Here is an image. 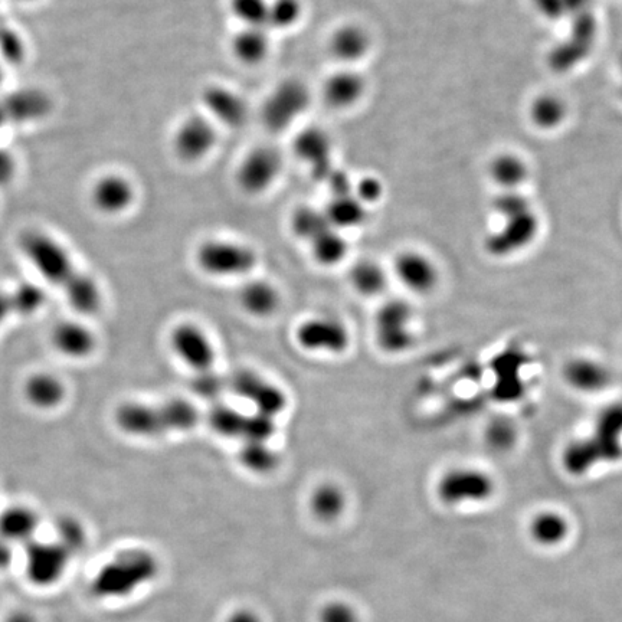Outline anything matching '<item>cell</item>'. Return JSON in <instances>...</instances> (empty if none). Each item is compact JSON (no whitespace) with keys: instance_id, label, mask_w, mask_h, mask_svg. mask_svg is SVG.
Returning a JSON list of instances; mask_svg holds the SVG:
<instances>
[{"instance_id":"obj_1","label":"cell","mask_w":622,"mask_h":622,"mask_svg":"<svg viewBox=\"0 0 622 622\" xmlns=\"http://www.w3.org/2000/svg\"><path fill=\"white\" fill-rule=\"evenodd\" d=\"M19 250L42 280L64 294L68 306L84 317L103 309L104 294L91 274L77 267L71 252L57 238L41 229L22 232Z\"/></svg>"},{"instance_id":"obj_2","label":"cell","mask_w":622,"mask_h":622,"mask_svg":"<svg viewBox=\"0 0 622 622\" xmlns=\"http://www.w3.org/2000/svg\"><path fill=\"white\" fill-rule=\"evenodd\" d=\"M162 574L159 556L143 546L120 549L91 575L88 592L100 602H120L136 597L155 584Z\"/></svg>"},{"instance_id":"obj_3","label":"cell","mask_w":622,"mask_h":622,"mask_svg":"<svg viewBox=\"0 0 622 622\" xmlns=\"http://www.w3.org/2000/svg\"><path fill=\"white\" fill-rule=\"evenodd\" d=\"M201 412L189 399L162 402H124L114 412L119 431L136 440H160L173 434H188L198 427Z\"/></svg>"},{"instance_id":"obj_4","label":"cell","mask_w":622,"mask_h":622,"mask_svg":"<svg viewBox=\"0 0 622 622\" xmlns=\"http://www.w3.org/2000/svg\"><path fill=\"white\" fill-rule=\"evenodd\" d=\"M195 257L206 276L214 278L247 276L258 264L257 252L242 242L229 240L205 241Z\"/></svg>"},{"instance_id":"obj_5","label":"cell","mask_w":622,"mask_h":622,"mask_svg":"<svg viewBox=\"0 0 622 622\" xmlns=\"http://www.w3.org/2000/svg\"><path fill=\"white\" fill-rule=\"evenodd\" d=\"M71 553L55 539L36 538L24 546V574L32 587L48 589L60 584L72 561Z\"/></svg>"},{"instance_id":"obj_6","label":"cell","mask_w":622,"mask_h":622,"mask_svg":"<svg viewBox=\"0 0 622 622\" xmlns=\"http://www.w3.org/2000/svg\"><path fill=\"white\" fill-rule=\"evenodd\" d=\"M494 493L493 477L476 467L451 468L437 484L438 499L447 506L487 502Z\"/></svg>"},{"instance_id":"obj_7","label":"cell","mask_w":622,"mask_h":622,"mask_svg":"<svg viewBox=\"0 0 622 622\" xmlns=\"http://www.w3.org/2000/svg\"><path fill=\"white\" fill-rule=\"evenodd\" d=\"M310 106L309 88L301 81L287 80L264 101L261 120L270 132L283 133L306 113Z\"/></svg>"},{"instance_id":"obj_8","label":"cell","mask_w":622,"mask_h":622,"mask_svg":"<svg viewBox=\"0 0 622 622\" xmlns=\"http://www.w3.org/2000/svg\"><path fill=\"white\" fill-rule=\"evenodd\" d=\"M414 311L404 300L383 303L375 317V337L383 352L401 355L415 343L412 330Z\"/></svg>"},{"instance_id":"obj_9","label":"cell","mask_w":622,"mask_h":622,"mask_svg":"<svg viewBox=\"0 0 622 622\" xmlns=\"http://www.w3.org/2000/svg\"><path fill=\"white\" fill-rule=\"evenodd\" d=\"M208 421L216 434L240 440L241 443L247 441L270 443L277 430L274 418L265 417L258 412L251 415L244 414L228 405H216L209 414Z\"/></svg>"},{"instance_id":"obj_10","label":"cell","mask_w":622,"mask_h":622,"mask_svg":"<svg viewBox=\"0 0 622 622\" xmlns=\"http://www.w3.org/2000/svg\"><path fill=\"white\" fill-rule=\"evenodd\" d=\"M176 358L195 375L215 371L216 347L199 324L185 322L175 326L169 336Z\"/></svg>"},{"instance_id":"obj_11","label":"cell","mask_w":622,"mask_h":622,"mask_svg":"<svg viewBox=\"0 0 622 622\" xmlns=\"http://www.w3.org/2000/svg\"><path fill=\"white\" fill-rule=\"evenodd\" d=\"M229 388L242 401L250 402L258 414L276 419L287 408V395L276 383L260 373L240 371L232 376Z\"/></svg>"},{"instance_id":"obj_12","label":"cell","mask_w":622,"mask_h":622,"mask_svg":"<svg viewBox=\"0 0 622 622\" xmlns=\"http://www.w3.org/2000/svg\"><path fill=\"white\" fill-rule=\"evenodd\" d=\"M218 143L215 123L204 114L186 117L173 136L175 155L185 163H198L211 155Z\"/></svg>"},{"instance_id":"obj_13","label":"cell","mask_w":622,"mask_h":622,"mask_svg":"<svg viewBox=\"0 0 622 622\" xmlns=\"http://www.w3.org/2000/svg\"><path fill=\"white\" fill-rule=\"evenodd\" d=\"M502 227L489 235L486 250L497 258H506L525 250L538 237L539 219L533 209L502 218Z\"/></svg>"},{"instance_id":"obj_14","label":"cell","mask_w":622,"mask_h":622,"mask_svg":"<svg viewBox=\"0 0 622 622\" xmlns=\"http://www.w3.org/2000/svg\"><path fill=\"white\" fill-rule=\"evenodd\" d=\"M283 159L273 147H257L241 160L237 183L247 195L267 192L280 176Z\"/></svg>"},{"instance_id":"obj_15","label":"cell","mask_w":622,"mask_h":622,"mask_svg":"<svg viewBox=\"0 0 622 622\" xmlns=\"http://www.w3.org/2000/svg\"><path fill=\"white\" fill-rule=\"evenodd\" d=\"M296 339L309 352L340 355L350 345V332L346 324L335 317H311L297 327Z\"/></svg>"},{"instance_id":"obj_16","label":"cell","mask_w":622,"mask_h":622,"mask_svg":"<svg viewBox=\"0 0 622 622\" xmlns=\"http://www.w3.org/2000/svg\"><path fill=\"white\" fill-rule=\"evenodd\" d=\"M137 192L132 180L120 173H107L94 182L90 199L94 209L106 216L126 214L136 202Z\"/></svg>"},{"instance_id":"obj_17","label":"cell","mask_w":622,"mask_h":622,"mask_svg":"<svg viewBox=\"0 0 622 622\" xmlns=\"http://www.w3.org/2000/svg\"><path fill=\"white\" fill-rule=\"evenodd\" d=\"M202 104L206 116L212 121H218L229 129H238L247 123L250 110L247 101L237 91L225 85L209 84L202 91Z\"/></svg>"},{"instance_id":"obj_18","label":"cell","mask_w":622,"mask_h":622,"mask_svg":"<svg viewBox=\"0 0 622 622\" xmlns=\"http://www.w3.org/2000/svg\"><path fill=\"white\" fill-rule=\"evenodd\" d=\"M333 144L329 134L319 127H309L294 140V153L301 162L310 166L317 180L326 182L335 166L332 160Z\"/></svg>"},{"instance_id":"obj_19","label":"cell","mask_w":622,"mask_h":622,"mask_svg":"<svg viewBox=\"0 0 622 622\" xmlns=\"http://www.w3.org/2000/svg\"><path fill=\"white\" fill-rule=\"evenodd\" d=\"M396 278L415 294H430L438 284L437 265L428 255L419 251H404L395 258Z\"/></svg>"},{"instance_id":"obj_20","label":"cell","mask_w":622,"mask_h":622,"mask_svg":"<svg viewBox=\"0 0 622 622\" xmlns=\"http://www.w3.org/2000/svg\"><path fill=\"white\" fill-rule=\"evenodd\" d=\"M54 349L67 359L84 360L96 353L98 339L91 327L75 320L55 324L51 333Z\"/></svg>"},{"instance_id":"obj_21","label":"cell","mask_w":622,"mask_h":622,"mask_svg":"<svg viewBox=\"0 0 622 622\" xmlns=\"http://www.w3.org/2000/svg\"><path fill=\"white\" fill-rule=\"evenodd\" d=\"M563 379L579 394H599L611 385L612 373L598 359L578 356L566 362Z\"/></svg>"},{"instance_id":"obj_22","label":"cell","mask_w":622,"mask_h":622,"mask_svg":"<svg viewBox=\"0 0 622 622\" xmlns=\"http://www.w3.org/2000/svg\"><path fill=\"white\" fill-rule=\"evenodd\" d=\"M47 304L44 288L22 283L11 290H0V327L16 317L35 316Z\"/></svg>"},{"instance_id":"obj_23","label":"cell","mask_w":622,"mask_h":622,"mask_svg":"<svg viewBox=\"0 0 622 622\" xmlns=\"http://www.w3.org/2000/svg\"><path fill=\"white\" fill-rule=\"evenodd\" d=\"M41 516L34 507L12 504L0 512V536L15 546H26L36 539Z\"/></svg>"},{"instance_id":"obj_24","label":"cell","mask_w":622,"mask_h":622,"mask_svg":"<svg viewBox=\"0 0 622 622\" xmlns=\"http://www.w3.org/2000/svg\"><path fill=\"white\" fill-rule=\"evenodd\" d=\"M366 93V81L358 71L340 70L327 78L323 85V97L327 106L335 110H347L356 106Z\"/></svg>"},{"instance_id":"obj_25","label":"cell","mask_w":622,"mask_h":622,"mask_svg":"<svg viewBox=\"0 0 622 622\" xmlns=\"http://www.w3.org/2000/svg\"><path fill=\"white\" fill-rule=\"evenodd\" d=\"M26 402L38 411H54L67 401V385L54 373L38 372L24 383Z\"/></svg>"},{"instance_id":"obj_26","label":"cell","mask_w":622,"mask_h":622,"mask_svg":"<svg viewBox=\"0 0 622 622\" xmlns=\"http://www.w3.org/2000/svg\"><path fill=\"white\" fill-rule=\"evenodd\" d=\"M330 54L345 65H353L369 54L371 36L363 26L347 24L337 28L329 41Z\"/></svg>"},{"instance_id":"obj_27","label":"cell","mask_w":622,"mask_h":622,"mask_svg":"<svg viewBox=\"0 0 622 622\" xmlns=\"http://www.w3.org/2000/svg\"><path fill=\"white\" fill-rule=\"evenodd\" d=\"M240 304L245 313L257 319H267L277 313L280 307V293L268 281L254 280L241 288Z\"/></svg>"},{"instance_id":"obj_28","label":"cell","mask_w":622,"mask_h":622,"mask_svg":"<svg viewBox=\"0 0 622 622\" xmlns=\"http://www.w3.org/2000/svg\"><path fill=\"white\" fill-rule=\"evenodd\" d=\"M271 41L267 28L242 26L232 38L231 51L238 61L245 65L261 64L268 57Z\"/></svg>"},{"instance_id":"obj_29","label":"cell","mask_w":622,"mask_h":622,"mask_svg":"<svg viewBox=\"0 0 622 622\" xmlns=\"http://www.w3.org/2000/svg\"><path fill=\"white\" fill-rule=\"evenodd\" d=\"M530 538L543 548H556L568 539L571 525L565 516L552 510L539 512L529 525Z\"/></svg>"},{"instance_id":"obj_30","label":"cell","mask_w":622,"mask_h":622,"mask_svg":"<svg viewBox=\"0 0 622 622\" xmlns=\"http://www.w3.org/2000/svg\"><path fill=\"white\" fill-rule=\"evenodd\" d=\"M330 225L337 231L358 228L366 221L368 211L366 205L359 201L355 193L350 195L333 196L327 208L324 209Z\"/></svg>"},{"instance_id":"obj_31","label":"cell","mask_w":622,"mask_h":622,"mask_svg":"<svg viewBox=\"0 0 622 622\" xmlns=\"http://www.w3.org/2000/svg\"><path fill=\"white\" fill-rule=\"evenodd\" d=\"M490 178L503 191H517L529 178V168L525 160L515 153H502L490 163Z\"/></svg>"},{"instance_id":"obj_32","label":"cell","mask_w":622,"mask_h":622,"mask_svg":"<svg viewBox=\"0 0 622 622\" xmlns=\"http://www.w3.org/2000/svg\"><path fill=\"white\" fill-rule=\"evenodd\" d=\"M310 509L322 522H335L346 509L345 491L337 484H320L311 494Z\"/></svg>"},{"instance_id":"obj_33","label":"cell","mask_w":622,"mask_h":622,"mask_svg":"<svg viewBox=\"0 0 622 622\" xmlns=\"http://www.w3.org/2000/svg\"><path fill=\"white\" fill-rule=\"evenodd\" d=\"M352 286L362 296L375 297L388 286V274L381 264L372 260L359 261L350 271Z\"/></svg>"},{"instance_id":"obj_34","label":"cell","mask_w":622,"mask_h":622,"mask_svg":"<svg viewBox=\"0 0 622 622\" xmlns=\"http://www.w3.org/2000/svg\"><path fill=\"white\" fill-rule=\"evenodd\" d=\"M54 539L71 553L72 558H77L87 548L88 530L78 517L60 516L55 520Z\"/></svg>"},{"instance_id":"obj_35","label":"cell","mask_w":622,"mask_h":622,"mask_svg":"<svg viewBox=\"0 0 622 622\" xmlns=\"http://www.w3.org/2000/svg\"><path fill=\"white\" fill-rule=\"evenodd\" d=\"M238 461L245 470L254 474L273 473L278 466V454L265 441L242 443Z\"/></svg>"},{"instance_id":"obj_36","label":"cell","mask_w":622,"mask_h":622,"mask_svg":"<svg viewBox=\"0 0 622 622\" xmlns=\"http://www.w3.org/2000/svg\"><path fill=\"white\" fill-rule=\"evenodd\" d=\"M310 247L314 260L323 267H333L342 263L349 251L346 238L335 228H330L320 235L316 241L311 242Z\"/></svg>"},{"instance_id":"obj_37","label":"cell","mask_w":622,"mask_h":622,"mask_svg":"<svg viewBox=\"0 0 622 622\" xmlns=\"http://www.w3.org/2000/svg\"><path fill=\"white\" fill-rule=\"evenodd\" d=\"M566 117L565 103L558 96L542 94L530 106V119L539 129L552 130L561 126Z\"/></svg>"},{"instance_id":"obj_38","label":"cell","mask_w":622,"mask_h":622,"mask_svg":"<svg viewBox=\"0 0 622 622\" xmlns=\"http://www.w3.org/2000/svg\"><path fill=\"white\" fill-rule=\"evenodd\" d=\"M333 228L330 225L329 219H327L324 211L314 208H300L297 209L296 214L291 218V229L294 234L300 238V240L314 242L324 232Z\"/></svg>"},{"instance_id":"obj_39","label":"cell","mask_w":622,"mask_h":622,"mask_svg":"<svg viewBox=\"0 0 622 622\" xmlns=\"http://www.w3.org/2000/svg\"><path fill=\"white\" fill-rule=\"evenodd\" d=\"M47 97L36 91H22L15 94L3 107L6 117H16L18 120H35L36 117L44 116L48 108Z\"/></svg>"},{"instance_id":"obj_40","label":"cell","mask_w":622,"mask_h":622,"mask_svg":"<svg viewBox=\"0 0 622 622\" xmlns=\"http://www.w3.org/2000/svg\"><path fill=\"white\" fill-rule=\"evenodd\" d=\"M232 15L241 22L242 26H257L268 29L270 16V0H231Z\"/></svg>"},{"instance_id":"obj_41","label":"cell","mask_w":622,"mask_h":622,"mask_svg":"<svg viewBox=\"0 0 622 622\" xmlns=\"http://www.w3.org/2000/svg\"><path fill=\"white\" fill-rule=\"evenodd\" d=\"M301 15H303L301 0H271L268 28H293L299 24Z\"/></svg>"},{"instance_id":"obj_42","label":"cell","mask_w":622,"mask_h":622,"mask_svg":"<svg viewBox=\"0 0 622 622\" xmlns=\"http://www.w3.org/2000/svg\"><path fill=\"white\" fill-rule=\"evenodd\" d=\"M487 441L494 450L506 451L516 443V430L510 422L499 421L490 425L487 431Z\"/></svg>"},{"instance_id":"obj_43","label":"cell","mask_w":622,"mask_h":622,"mask_svg":"<svg viewBox=\"0 0 622 622\" xmlns=\"http://www.w3.org/2000/svg\"><path fill=\"white\" fill-rule=\"evenodd\" d=\"M227 382L215 371L198 373L193 378V391L202 398L214 399L224 391Z\"/></svg>"},{"instance_id":"obj_44","label":"cell","mask_w":622,"mask_h":622,"mask_svg":"<svg viewBox=\"0 0 622 622\" xmlns=\"http://www.w3.org/2000/svg\"><path fill=\"white\" fill-rule=\"evenodd\" d=\"M320 622H359L358 612L345 602H332L320 612Z\"/></svg>"},{"instance_id":"obj_45","label":"cell","mask_w":622,"mask_h":622,"mask_svg":"<svg viewBox=\"0 0 622 622\" xmlns=\"http://www.w3.org/2000/svg\"><path fill=\"white\" fill-rule=\"evenodd\" d=\"M362 204H375L383 195V186L381 180L368 176L356 183L355 191H353Z\"/></svg>"},{"instance_id":"obj_46","label":"cell","mask_w":622,"mask_h":622,"mask_svg":"<svg viewBox=\"0 0 622 622\" xmlns=\"http://www.w3.org/2000/svg\"><path fill=\"white\" fill-rule=\"evenodd\" d=\"M16 163L12 153L0 147V185H8L15 175Z\"/></svg>"},{"instance_id":"obj_47","label":"cell","mask_w":622,"mask_h":622,"mask_svg":"<svg viewBox=\"0 0 622 622\" xmlns=\"http://www.w3.org/2000/svg\"><path fill=\"white\" fill-rule=\"evenodd\" d=\"M16 548L18 546L0 536V574L12 568L16 558Z\"/></svg>"},{"instance_id":"obj_48","label":"cell","mask_w":622,"mask_h":622,"mask_svg":"<svg viewBox=\"0 0 622 622\" xmlns=\"http://www.w3.org/2000/svg\"><path fill=\"white\" fill-rule=\"evenodd\" d=\"M533 2H535L540 13L551 19H558L566 12L563 0H533Z\"/></svg>"},{"instance_id":"obj_49","label":"cell","mask_w":622,"mask_h":622,"mask_svg":"<svg viewBox=\"0 0 622 622\" xmlns=\"http://www.w3.org/2000/svg\"><path fill=\"white\" fill-rule=\"evenodd\" d=\"M224 622H263V618L251 608H238L229 612Z\"/></svg>"},{"instance_id":"obj_50","label":"cell","mask_w":622,"mask_h":622,"mask_svg":"<svg viewBox=\"0 0 622 622\" xmlns=\"http://www.w3.org/2000/svg\"><path fill=\"white\" fill-rule=\"evenodd\" d=\"M2 622H41L34 612L29 610H15L9 612Z\"/></svg>"},{"instance_id":"obj_51","label":"cell","mask_w":622,"mask_h":622,"mask_svg":"<svg viewBox=\"0 0 622 622\" xmlns=\"http://www.w3.org/2000/svg\"><path fill=\"white\" fill-rule=\"evenodd\" d=\"M6 119H8V117H6L5 111H3V108L0 107V129H2L3 123H5Z\"/></svg>"},{"instance_id":"obj_52","label":"cell","mask_w":622,"mask_h":622,"mask_svg":"<svg viewBox=\"0 0 622 622\" xmlns=\"http://www.w3.org/2000/svg\"><path fill=\"white\" fill-rule=\"evenodd\" d=\"M18 2H34V0H18Z\"/></svg>"},{"instance_id":"obj_53","label":"cell","mask_w":622,"mask_h":622,"mask_svg":"<svg viewBox=\"0 0 622 622\" xmlns=\"http://www.w3.org/2000/svg\"><path fill=\"white\" fill-rule=\"evenodd\" d=\"M621 71H622V64H621Z\"/></svg>"}]
</instances>
